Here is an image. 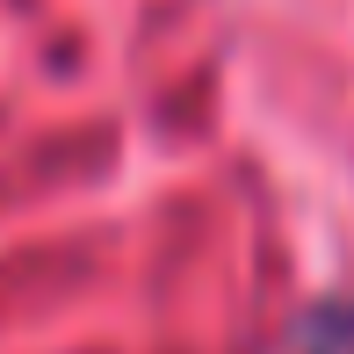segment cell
I'll return each instance as SVG.
<instances>
[{
	"mask_svg": "<svg viewBox=\"0 0 354 354\" xmlns=\"http://www.w3.org/2000/svg\"><path fill=\"white\" fill-rule=\"evenodd\" d=\"M282 354H354V304H318L311 318H297Z\"/></svg>",
	"mask_w": 354,
	"mask_h": 354,
	"instance_id": "1",
	"label": "cell"
}]
</instances>
